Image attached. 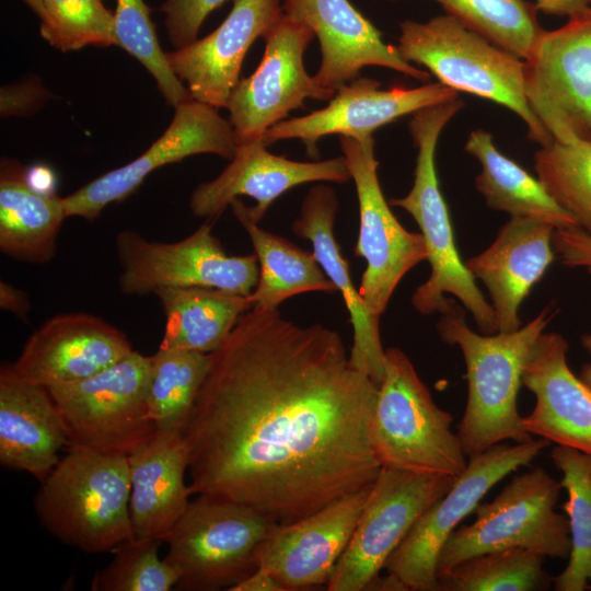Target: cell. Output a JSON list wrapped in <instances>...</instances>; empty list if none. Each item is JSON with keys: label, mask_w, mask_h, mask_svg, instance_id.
<instances>
[{"label": "cell", "mask_w": 591, "mask_h": 591, "mask_svg": "<svg viewBox=\"0 0 591 591\" xmlns=\"http://www.w3.org/2000/svg\"><path fill=\"white\" fill-rule=\"evenodd\" d=\"M376 396L337 332L252 308L209 354L184 430L193 495L288 524L371 486Z\"/></svg>", "instance_id": "6da1fadb"}, {"label": "cell", "mask_w": 591, "mask_h": 591, "mask_svg": "<svg viewBox=\"0 0 591 591\" xmlns=\"http://www.w3.org/2000/svg\"><path fill=\"white\" fill-rule=\"evenodd\" d=\"M553 315L547 306L514 332L486 335L468 327L455 302L441 314L438 333L460 347L466 366L467 402L457 436L467 456L506 440L532 439L518 410V394L530 351Z\"/></svg>", "instance_id": "7a4b0ae2"}, {"label": "cell", "mask_w": 591, "mask_h": 591, "mask_svg": "<svg viewBox=\"0 0 591 591\" xmlns=\"http://www.w3.org/2000/svg\"><path fill=\"white\" fill-rule=\"evenodd\" d=\"M462 107L464 103L456 96L413 114L409 131L417 148L414 185L406 196L392 198L389 204L412 215L427 246L431 273L415 290L414 308L426 315L442 314L453 304L444 294H452L472 313L478 328L490 335L497 333L495 313L459 254L436 167L440 134Z\"/></svg>", "instance_id": "3957f363"}, {"label": "cell", "mask_w": 591, "mask_h": 591, "mask_svg": "<svg viewBox=\"0 0 591 591\" xmlns=\"http://www.w3.org/2000/svg\"><path fill=\"white\" fill-rule=\"evenodd\" d=\"M128 456L68 447L40 482L34 509L61 543L88 554L113 552L132 540Z\"/></svg>", "instance_id": "277c9868"}, {"label": "cell", "mask_w": 591, "mask_h": 591, "mask_svg": "<svg viewBox=\"0 0 591 591\" xmlns=\"http://www.w3.org/2000/svg\"><path fill=\"white\" fill-rule=\"evenodd\" d=\"M397 49L409 63L424 66L449 88L503 105L526 125L528 137L553 141L524 93V61L464 26L450 14L399 24Z\"/></svg>", "instance_id": "5b68a950"}, {"label": "cell", "mask_w": 591, "mask_h": 591, "mask_svg": "<svg viewBox=\"0 0 591 591\" xmlns=\"http://www.w3.org/2000/svg\"><path fill=\"white\" fill-rule=\"evenodd\" d=\"M452 421L405 352L385 349L372 419V442L381 466L457 478L467 462Z\"/></svg>", "instance_id": "8992f818"}, {"label": "cell", "mask_w": 591, "mask_h": 591, "mask_svg": "<svg viewBox=\"0 0 591 591\" xmlns=\"http://www.w3.org/2000/svg\"><path fill=\"white\" fill-rule=\"evenodd\" d=\"M279 524L227 499L197 495L163 536L164 559L183 591L229 590L259 567L260 549Z\"/></svg>", "instance_id": "52a82bcc"}, {"label": "cell", "mask_w": 591, "mask_h": 591, "mask_svg": "<svg viewBox=\"0 0 591 591\" xmlns=\"http://www.w3.org/2000/svg\"><path fill=\"white\" fill-rule=\"evenodd\" d=\"M151 356L132 350L121 360L82 380L48 386L68 447L130 455L158 432L150 416Z\"/></svg>", "instance_id": "ba28073f"}, {"label": "cell", "mask_w": 591, "mask_h": 591, "mask_svg": "<svg viewBox=\"0 0 591 591\" xmlns=\"http://www.w3.org/2000/svg\"><path fill=\"white\" fill-rule=\"evenodd\" d=\"M561 489L560 480L541 467L514 476L490 502L476 507L473 523L451 533L438 556L437 578L467 558L497 549L568 558V519L555 511Z\"/></svg>", "instance_id": "9c48e42d"}, {"label": "cell", "mask_w": 591, "mask_h": 591, "mask_svg": "<svg viewBox=\"0 0 591 591\" xmlns=\"http://www.w3.org/2000/svg\"><path fill=\"white\" fill-rule=\"evenodd\" d=\"M215 219L177 242L150 241L136 231L116 235L120 266L118 285L126 296H144L164 288L206 287L250 297L259 267L255 254L228 255L212 234Z\"/></svg>", "instance_id": "30bf717a"}, {"label": "cell", "mask_w": 591, "mask_h": 591, "mask_svg": "<svg viewBox=\"0 0 591 591\" xmlns=\"http://www.w3.org/2000/svg\"><path fill=\"white\" fill-rule=\"evenodd\" d=\"M455 479L381 467L326 589L369 590L416 521L450 490Z\"/></svg>", "instance_id": "8fae6325"}, {"label": "cell", "mask_w": 591, "mask_h": 591, "mask_svg": "<svg viewBox=\"0 0 591 591\" xmlns=\"http://www.w3.org/2000/svg\"><path fill=\"white\" fill-rule=\"evenodd\" d=\"M551 442L543 438L514 444L498 443L470 457L450 490L413 525L391 554L384 569L408 590L436 591L437 560L460 522L472 513L498 482L529 465Z\"/></svg>", "instance_id": "7c38bea8"}, {"label": "cell", "mask_w": 591, "mask_h": 591, "mask_svg": "<svg viewBox=\"0 0 591 591\" xmlns=\"http://www.w3.org/2000/svg\"><path fill=\"white\" fill-rule=\"evenodd\" d=\"M339 143L354 179L359 202L360 227L355 255L363 257L366 269L359 293L369 312L380 317L403 277L427 260L421 233L409 232L393 215L379 178L374 138L339 136Z\"/></svg>", "instance_id": "4fadbf2b"}, {"label": "cell", "mask_w": 591, "mask_h": 591, "mask_svg": "<svg viewBox=\"0 0 591 591\" xmlns=\"http://www.w3.org/2000/svg\"><path fill=\"white\" fill-rule=\"evenodd\" d=\"M568 19L524 60V93L553 140H591V8Z\"/></svg>", "instance_id": "5bb4252c"}, {"label": "cell", "mask_w": 591, "mask_h": 591, "mask_svg": "<svg viewBox=\"0 0 591 591\" xmlns=\"http://www.w3.org/2000/svg\"><path fill=\"white\" fill-rule=\"evenodd\" d=\"M305 25L285 15L263 37L265 51L256 70L240 79L225 108L237 143L263 139L308 99L331 101L335 91L320 85L304 67V53L314 38Z\"/></svg>", "instance_id": "9a60e30c"}, {"label": "cell", "mask_w": 591, "mask_h": 591, "mask_svg": "<svg viewBox=\"0 0 591 591\" xmlns=\"http://www.w3.org/2000/svg\"><path fill=\"white\" fill-rule=\"evenodd\" d=\"M174 107L170 126L148 150L62 197L67 218L94 221L108 204L132 194L150 173L184 158L201 153L233 158L239 146L236 136L218 108L193 99Z\"/></svg>", "instance_id": "2e32d148"}, {"label": "cell", "mask_w": 591, "mask_h": 591, "mask_svg": "<svg viewBox=\"0 0 591 591\" xmlns=\"http://www.w3.org/2000/svg\"><path fill=\"white\" fill-rule=\"evenodd\" d=\"M456 96L455 90L441 82L380 90L378 80L359 77L339 88L327 106L276 124L266 131L263 140L269 146L279 140L300 139L309 157L315 158L316 143L323 137L364 138L402 116Z\"/></svg>", "instance_id": "e0dca14e"}, {"label": "cell", "mask_w": 591, "mask_h": 591, "mask_svg": "<svg viewBox=\"0 0 591 591\" xmlns=\"http://www.w3.org/2000/svg\"><path fill=\"white\" fill-rule=\"evenodd\" d=\"M283 15L309 27L317 38L321 62L313 76L323 88L337 91L360 77L364 67L378 66L427 82L429 72L407 62L397 46L349 0H282Z\"/></svg>", "instance_id": "ac0fdd59"}, {"label": "cell", "mask_w": 591, "mask_h": 591, "mask_svg": "<svg viewBox=\"0 0 591 591\" xmlns=\"http://www.w3.org/2000/svg\"><path fill=\"white\" fill-rule=\"evenodd\" d=\"M263 139L240 143L231 163L212 181L198 185L189 199L197 217L217 219L239 196L256 200L243 209L258 223L270 205L294 186L310 182L346 183L351 179L345 157L316 162L292 161L267 150Z\"/></svg>", "instance_id": "d6986e66"}, {"label": "cell", "mask_w": 591, "mask_h": 591, "mask_svg": "<svg viewBox=\"0 0 591 591\" xmlns=\"http://www.w3.org/2000/svg\"><path fill=\"white\" fill-rule=\"evenodd\" d=\"M370 488L338 498L294 522L279 524L260 549L259 567L286 591L326 586L352 536Z\"/></svg>", "instance_id": "ffe728a7"}, {"label": "cell", "mask_w": 591, "mask_h": 591, "mask_svg": "<svg viewBox=\"0 0 591 591\" xmlns=\"http://www.w3.org/2000/svg\"><path fill=\"white\" fill-rule=\"evenodd\" d=\"M283 16L282 0H234L225 20L209 35L166 53L174 74L193 100L225 107L240 81L244 57Z\"/></svg>", "instance_id": "44dd1931"}, {"label": "cell", "mask_w": 591, "mask_h": 591, "mask_svg": "<svg viewBox=\"0 0 591 591\" xmlns=\"http://www.w3.org/2000/svg\"><path fill=\"white\" fill-rule=\"evenodd\" d=\"M132 350L128 337L101 317L65 313L50 317L28 337L12 367L48 387L89 378Z\"/></svg>", "instance_id": "7402d4cb"}, {"label": "cell", "mask_w": 591, "mask_h": 591, "mask_svg": "<svg viewBox=\"0 0 591 591\" xmlns=\"http://www.w3.org/2000/svg\"><path fill=\"white\" fill-rule=\"evenodd\" d=\"M568 343L558 333H542L528 357L522 384L535 406L522 417L531 434L570 447L591 457V389L567 362Z\"/></svg>", "instance_id": "603a6c76"}, {"label": "cell", "mask_w": 591, "mask_h": 591, "mask_svg": "<svg viewBox=\"0 0 591 591\" xmlns=\"http://www.w3.org/2000/svg\"><path fill=\"white\" fill-rule=\"evenodd\" d=\"M554 230L544 221L511 217L488 248L465 260L489 293L497 333L521 327L519 308L554 260Z\"/></svg>", "instance_id": "cb8c5ba5"}, {"label": "cell", "mask_w": 591, "mask_h": 591, "mask_svg": "<svg viewBox=\"0 0 591 591\" xmlns=\"http://www.w3.org/2000/svg\"><path fill=\"white\" fill-rule=\"evenodd\" d=\"M68 439L48 389L21 376L4 362L0 368V463L25 472L39 483L56 466Z\"/></svg>", "instance_id": "d4e9b609"}, {"label": "cell", "mask_w": 591, "mask_h": 591, "mask_svg": "<svg viewBox=\"0 0 591 591\" xmlns=\"http://www.w3.org/2000/svg\"><path fill=\"white\" fill-rule=\"evenodd\" d=\"M338 199L334 189L324 184L313 186L302 200L293 233L309 240L317 263L341 294L354 329L349 350L352 366L367 374L378 386L384 373L385 350L381 343L379 321L367 309L349 274L334 236Z\"/></svg>", "instance_id": "484cf974"}, {"label": "cell", "mask_w": 591, "mask_h": 591, "mask_svg": "<svg viewBox=\"0 0 591 591\" xmlns=\"http://www.w3.org/2000/svg\"><path fill=\"white\" fill-rule=\"evenodd\" d=\"M134 536L163 538L187 509L193 495L185 482L189 455L184 433L158 431L128 455Z\"/></svg>", "instance_id": "4316f807"}, {"label": "cell", "mask_w": 591, "mask_h": 591, "mask_svg": "<svg viewBox=\"0 0 591 591\" xmlns=\"http://www.w3.org/2000/svg\"><path fill=\"white\" fill-rule=\"evenodd\" d=\"M66 218L62 197L34 190L20 163L8 159L1 162L0 250L3 254L26 263L51 260Z\"/></svg>", "instance_id": "83f0119b"}, {"label": "cell", "mask_w": 591, "mask_h": 591, "mask_svg": "<svg viewBox=\"0 0 591 591\" xmlns=\"http://www.w3.org/2000/svg\"><path fill=\"white\" fill-rule=\"evenodd\" d=\"M154 294L165 316L159 348L211 354L253 308L250 297L215 288H164Z\"/></svg>", "instance_id": "f1b7e54d"}, {"label": "cell", "mask_w": 591, "mask_h": 591, "mask_svg": "<svg viewBox=\"0 0 591 591\" xmlns=\"http://www.w3.org/2000/svg\"><path fill=\"white\" fill-rule=\"evenodd\" d=\"M465 151L482 165L475 185L489 208L508 212L511 217L544 221L555 229L578 227L538 178L495 147L488 131L473 130L465 143Z\"/></svg>", "instance_id": "f546056e"}, {"label": "cell", "mask_w": 591, "mask_h": 591, "mask_svg": "<svg viewBox=\"0 0 591 591\" xmlns=\"http://www.w3.org/2000/svg\"><path fill=\"white\" fill-rule=\"evenodd\" d=\"M230 206L247 232L258 260V280L250 296L253 308L276 310L285 300L303 292L337 291L313 252L258 227L247 217L239 198Z\"/></svg>", "instance_id": "4dcf8cb0"}, {"label": "cell", "mask_w": 591, "mask_h": 591, "mask_svg": "<svg viewBox=\"0 0 591 591\" xmlns=\"http://www.w3.org/2000/svg\"><path fill=\"white\" fill-rule=\"evenodd\" d=\"M561 472L567 493L563 505L570 534L566 568L553 578L556 591H583L591 584V457L570 447L556 445L551 452Z\"/></svg>", "instance_id": "1f68e13d"}, {"label": "cell", "mask_w": 591, "mask_h": 591, "mask_svg": "<svg viewBox=\"0 0 591 591\" xmlns=\"http://www.w3.org/2000/svg\"><path fill=\"white\" fill-rule=\"evenodd\" d=\"M209 368V354L159 348L151 356L150 416L158 431L182 432Z\"/></svg>", "instance_id": "d6a6232c"}, {"label": "cell", "mask_w": 591, "mask_h": 591, "mask_svg": "<svg viewBox=\"0 0 591 591\" xmlns=\"http://www.w3.org/2000/svg\"><path fill=\"white\" fill-rule=\"evenodd\" d=\"M545 556L523 548L497 549L463 560L437 578L436 591L547 590Z\"/></svg>", "instance_id": "836d02e7"}, {"label": "cell", "mask_w": 591, "mask_h": 591, "mask_svg": "<svg viewBox=\"0 0 591 591\" xmlns=\"http://www.w3.org/2000/svg\"><path fill=\"white\" fill-rule=\"evenodd\" d=\"M434 1L464 26L520 59L529 58L544 32L536 5L523 0Z\"/></svg>", "instance_id": "e575fe53"}, {"label": "cell", "mask_w": 591, "mask_h": 591, "mask_svg": "<svg viewBox=\"0 0 591 591\" xmlns=\"http://www.w3.org/2000/svg\"><path fill=\"white\" fill-rule=\"evenodd\" d=\"M534 167L557 204L591 235V140H553L536 151Z\"/></svg>", "instance_id": "d590c367"}, {"label": "cell", "mask_w": 591, "mask_h": 591, "mask_svg": "<svg viewBox=\"0 0 591 591\" xmlns=\"http://www.w3.org/2000/svg\"><path fill=\"white\" fill-rule=\"evenodd\" d=\"M40 36L61 51L117 45L114 12L102 0H44Z\"/></svg>", "instance_id": "8d00e7d4"}, {"label": "cell", "mask_w": 591, "mask_h": 591, "mask_svg": "<svg viewBox=\"0 0 591 591\" xmlns=\"http://www.w3.org/2000/svg\"><path fill=\"white\" fill-rule=\"evenodd\" d=\"M117 45L124 48L154 78L166 102L173 106L190 97L187 88L174 74L162 51L150 9L143 0H116L114 11Z\"/></svg>", "instance_id": "74e56055"}, {"label": "cell", "mask_w": 591, "mask_h": 591, "mask_svg": "<svg viewBox=\"0 0 591 591\" xmlns=\"http://www.w3.org/2000/svg\"><path fill=\"white\" fill-rule=\"evenodd\" d=\"M160 537H134L113 553L112 561L91 581L92 591H169L178 581L176 569L159 557Z\"/></svg>", "instance_id": "f35d334b"}, {"label": "cell", "mask_w": 591, "mask_h": 591, "mask_svg": "<svg viewBox=\"0 0 591 591\" xmlns=\"http://www.w3.org/2000/svg\"><path fill=\"white\" fill-rule=\"evenodd\" d=\"M227 0H165L161 11L165 15V28L175 49L197 39L206 18Z\"/></svg>", "instance_id": "ab89813d"}, {"label": "cell", "mask_w": 591, "mask_h": 591, "mask_svg": "<svg viewBox=\"0 0 591 591\" xmlns=\"http://www.w3.org/2000/svg\"><path fill=\"white\" fill-rule=\"evenodd\" d=\"M552 242L554 252L564 265L591 267V235L580 228L555 229Z\"/></svg>", "instance_id": "60d3db41"}, {"label": "cell", "mask_w": 591, "mask_h": 591, "mask_svg": "<svg viewBox=\"0 0 591 591\" xmlns=\"http://www.w3.org/2000/svg\"><path fill=\"white\" fill-rule=\"evenodd\" d=\"M2 90L14 95L18 100L8 106L1 107L2 115L22 114L34 108L39 104V101L45 93V91H42V86L38 84H22L18 86L3 88Z\"/></svg>", "instance_id": "b9f144b4"}, {"label": "cell", "mask_w": 591, "mask_h": 591, "mask_svg": "<svg viewBox=\"0 0 591 591\" xmlns=\"http://www.w3.org/2000/svg\"><path fill=\"white\" fill-rule=\"evenodd\" d=\"M0 306L24 321L31 310L27 294L3 280L0 281Z\"/></svg>", "instance_id": "7bdbcfd3"}, {"label": "cell", "mask_w": 591, "mask_h": 591, "mask_svg": "<svg viewBox=\"0 0 591 591\" xmlns=\"http://www.w3.org/2000/svg\"><path fill=\"white\" fill-rule=\"evenodd\" d=\"M590 3L591 0H536L535 5L545 14L571 18L591 8Z\"/></svg>", "instance_id": "ee69618b"}, {"label": "cell", "mask_w": 591, "mask_h": 591, "mask_svg": "<svg viewBox=\"0 0 591 591\" xmlns=\"http://www.w3.org/2000/svg\"><path fill=\"white\" fill-rule=\"evenodd\" d=\"M231 591H286V589L269 571L258 567Z\"/></svg>", "instance_id": "f6af8a7d"}, {"label": "cell", "mask_w": 591, "mask_h": 591, "mask_svg": "<svg viewBox=\"0 0 591 591\" xmlns=\"http://www.w3.org/2000/svg\"><path fill=\"white\" fill-rule=\"evenodd\" d=\"M28 185L36 192L53 195L55 175L47 166L36 165L26 170Z\"/></svg>", "instance_id": "bcb514c9"}, {"label": "cell", "mask_w": 591, "mask_h": 591, "mask_svg": "<svg viewBox=\"0 0 591 591\" xmlns=\"http://www.w3.org/2000/svg\"><path fill=\"white\" fill-rule=\"evenodd\" d=\"M591 275V267L587 268ZM581 344L586 350L591 352V334L583 335ZM580 380L591 389V363L583 364L579 374Z\"/></svg>", "instance_id": "7dc6e473"}, {"label": "cell", "mask_w": 591, "mask_h": 591, "mask_svg": "<svg viewBox=\"0 0 591 591\" xmlns=\"http://www.w3.org/2000/svg\"><path fill=\"white\" fill-rule=\"evenodd\" d=\"M37 15L40 16L44 7V0H23Z\"/></svg>", "instance_id": "c3c4849f"}, {"label": "cell", "mask_w": 591, "mask_h": 591, "mask_svg": "<svg viewBox=\"0 0 591 591\" xmlns=\"http://www.w3.org/2000/svg\"><path fill=\"white\" fill-rule=\"evenodd\" d=\"M587 590H591V584H589L588 589Z\"/></svg>", "instance_id": "681fc988"}]
</instances>
